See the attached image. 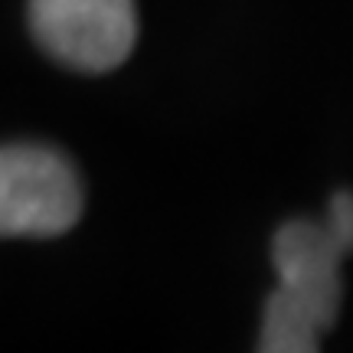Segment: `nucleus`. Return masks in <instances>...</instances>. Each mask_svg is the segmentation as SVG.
<instances>
[{
  "instance_id": "f257e3e1",
  "label": "nucleus",
  "mask_w": 353,
  "mask_h": 353,
  "mask_svg": "<svg viewBox=\"0 0 353 353\" xmlns=\"http://www.w3.org/2000/svg\"><path fill=\"white\" fill-rule=\"evenodd\" d=\"M82 216L76 167L43 144L0 148V239L63 236Z\"/></svg>"
},
{
  "instance_id": "f03ea898",
  "label": "nucleus",
  "mask_w": 353,
  "mask_h": 353,
  "mask_svg": "<svg viewBox=\"0 0 353 353\" xmlns=\"http://www.w3.org/2000/svg\"><path fill=\"white\" fill-rule=\"evenodd\" d=\"M30 26L52 59L82 72L121 65L138 39L134 0H30Z\"/></svg>"
},
{
  "instance_id": "7ed1b4c3",
  "label": "nucleus",
  "mask_w": 353,
  "mask_h": 353,
  "mask_svg": "<svg viewBox=\"0 0 353 353\" xmlns=\"http://www.w3.org/2000/svg\"><path fill=\"white\" fill-rule=\"evenodd\" d=\"M272 259L278 272V294H285L294 307H301L321 330L334 327L343 301V252L327 226H317L307 219L285 223L275 236Z\"/></svg>"
},
{
  "instance_id": "20e7f679",
  "label": "nucleus",
  "mask_w": 353,
  "mask_h": 353,
  "mask_svg": "<svg viewBox=\"0 0 353 353\" xmlns=\"http://www.w3.org/2000/svg\"><path fill=\"white\" fill-rule=\"evenodd\" d=\"M321 334H324V330L317 327L301 307H294L285 294H278V291L268 294L259 350H265V353H314V350H321Z\"/></svg>"
},
{
  "instance_id": "39448f33",
  "label": "nucleus",
  "mask_w": 353,
  "mask_h": 353,
  "mask_svg": "<svg viewBox=\"0 0 353 353\" xmlns=\"http://www.w3.org/2000/svg\"><path fill=\"white\" fill-rule=\"evenodd\" d=\"M324 226H327V232L334 236V242L341 245L343 255L353 252V193H347V190L334 193Z\"/></svg>"
}]
</instances>
